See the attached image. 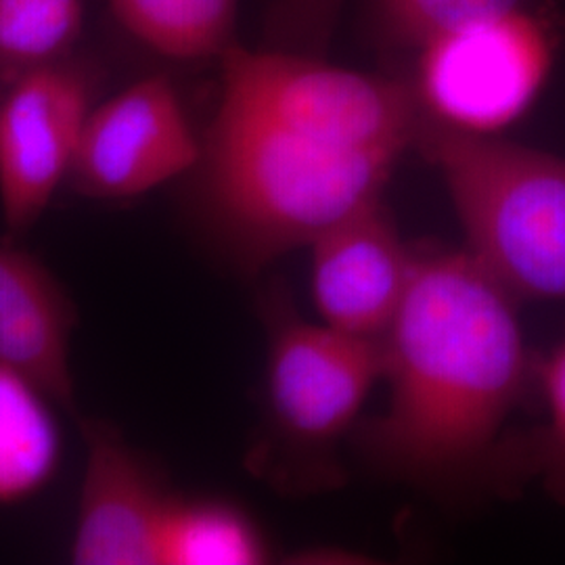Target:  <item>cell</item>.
Instances as JSON below:
<instances>
[{
  "label": "cell",
  "instance_id": "obj_7",
  "mask_svg": "<svg viewBox=\"0 0 565 565\" xmlns=\"http://www.w3.org/2000/svg\"><path fill=\"white\" fill-rule=\"evenodd\" d=\"M105 72L81 53L0 90V210L9 235L28 233L67 182Z\"/></svg>",
  "mask_w": 565,
  "mask_h": 565
},
{
  "label": "cell",
  "instance_id": "obj_16",
  "mask_svg": "<svg viewBox=\"0 0 565 565\" xmlns=\"http://www.w3.org/2000/svg\"><path fill=\"white\" fill-rule=\"evenodd\" d=\"M525 0H363V32L385 55H419L465 25L522 11Z\"/></svg>",
  "mask_w": 565,
  "mask_h": 565
},
{
  "label": "cell",
  "instance_id": "obj_15",
  "mask_svg": "<svg viewBox=\"0 0 565 565\" xmlns=\"http://www.w3.org/2000/svg\"><path fill=\"white\" fill-rule=\"evenodd\" d=\"M84 0H0V90L78 53Z\"/></svg>",
  "mask_w": 565,
  "mask_h": 565
},
{
  "label": "cell",
  "instance_id": "obj_3",
  "mask_svg": "<svg viewBox=\"0 0 565 565\" xmlns=\"http://www.w3.org/2000/svg\"><path fill=\"white\" fill-rule=\"evenodd\" d=\"M415 147L438 168L486 273L518 300L565 302V158L424 116Z\"/></svg>",
  "mask_w": 565,
  "mask_h": 565
},
{
  "label": "cell",
  "instance_id": "obj_13",
  "mask_svg": "<svg viewBox=\"0 0 565 565\" xmlns=\"http://www.w3.org/2000/svg\"><path fill=\"white\" fill-rule=\"evenodd\" d=\"M53 406L32 380L0 363V505L30 499L55 476L61 436Z\"/></svg>",
  "mask_w": 565,
  "mask_h": 565
},
{
  "label": "cell",
  "instance_id": "obj_2",
  "mask_svg": "<svg viewBox=\"0 0 565 565\" xmlns=\"http://www.w3.org/2000/svg\"><path fill=\"white\" fill-rule=\"evenodd\" d=\"M396 162L321 141L221 93L191 172L193 205L235 263L260 268L382 200Z\"/></svg>",
  "mask_w": 565,
  "mask_h": 565
},
{
  "label": "cell",
  "instance_id": "obj_17",
  "mask_svg": "<svg viewBox=\"0 0 565 565\" xmlns=\"http://www.w3.org/2000/svg\"><path fill=\"white\" fill-rule=\"evenodd\" d=\"M534 384L545 403V424L520 452L527 473H536L546 490L565 503V335L534 363Z\"/></svg>",
  "mask_w": 565,
  "mask_h": 565
},
{
  "label": "cell",
  "instance_id": "obj_1",
  "mask_svg": "<svg viewBox=\"0 0 565 565\" xmlns=\"http://www.w3.org/2000/svg\"><path fill=\"white\" fill-rule=\"evenodd\" d=\"M511 296L467 249L415 252L387 329L390 403L366 431L371 455L415 482H448L488 463L534 363Z\"/></svg>",
  "mask_w": 565,
  "mask_h": 565
},
{
  "label": "cell",
  "instance_id": "obj_4",
  "mask_svg": "<svg viewBox=\"0 0 565 565\" xmlns=\"http://www.w3.org/2000/svg\"><path fill=\"white\" fill-rule=\"evenodd\" d=\"M221 93L321 141L394 158L415 147L422 126L411 82L239 42L221 60Z\"/></svg>",
  "mask_w": 565,
  "mask_h": 565
},
{
  "label": "cell",
  "instance_id": "obj_18",
  "mask_svg": "<svg viewBox=\"0 0 565 565\" xmlns=\"http://www.w3.org/2000/svg\"><path fill=\"white\" fill-rule=\"evenodd\" d=\"M345 2L270 0L264 15V49L324 60Z\"/></svg>",
  "mask_w": 565,
  "mask_h": 565
},
{
  "label": "cell",
  "instance_id": "obj_10",
  "mask_svg": "<svg viewBox=\"0 0 565 565\" xmlns=\"http://www.w3.org/2000/svg\"><path fill=\"white\" fill-rule=\"evenodd\" d=\"M86 459L72 536L78 565H158L163 515L174 492L120 434L84 424Z\"/></svg>",
  "mask_w": 565,
  "mask_h": 565
},
{
  "label": "cell",
  "instance_id": "obj_8",
  "mask_svg": "<svg viewBox=\"0 0 565 565\" xmlns=\"http://www.w3.org/2000/svg\"><path fill=\"white\" fill-rule=\"evenodd\" d=\"M202 137L166 74L99 99L88 114L67 184L99 202L135 200L195 170Z\"/></svg>",
  "mask_w": 565,
  "mask_h": 565
},
{
  "label": "cell",
  "instance_id": "obj_6",
  "mask_svg": "<svg viewBox=\"0 0 565 565\" xmlns=\"http://www.w3.org/2000/svg\"><path fill=\"white\" fill-rule=\"evenodd\" d=\"M266 394L285 445L321 452L350 431L371 390L384 380V345L306 323L289 303H270Z\"/></svg>",
  "mask_w": 565,
  "mask_h": 565
},
{
  "label": "cell",
  "instance_id": "obj_5",
  "mask_svg": "<svg viewBox=\"0 0 565 565\" xmlns=\"http://www.w3.org/2000/svg\"><path fill=\"white\" fill-rule=\"evenodd\" d=\"M551 63L545 25L522 9L427 44L411 84L427 120L465 135L499 137L536 102Z\"/></svg>",
  "mask_w": 565,
  "mask_h": 565
},
{
  "label": "cell",
  "instance_id": "obj_14",
  "mask_svg": "<svg viewBox=\"0 0 565 565\" xmlns=\"http://www.w3.org/2000/svg\"><path fill=\"white\" fill-rule=\"evenodd\" d=\"M268 557L263 530L239 507L172 494L163 515L158 565H260Z\"/></svg>",
  "mask_w": 565,
  "mask_h": 565
},
{
  "label": "cell",
  "instance_id": "obj_11",
  "mask_svg": "<svg viewBox=\"0 0 565 565\" xmlns=\"http://www.w3.org/2000/svg\"><path fill=\"white\" fill-rule=\"evenodd\" d=\"M76 306L44 264L23 249L0 245V363L32 380L67 413H76Z\"/></svg>",
  "mask_w": 565,
  "mask_h": 565
},
{
  "label": "cell",
  "instance_id": "obj_9",
  "mask_svg": "<svg viewBox=\"0 0 565 565\" xmlns=\"http://www.w3.org/2000/svg\"><path fill=\"white\" fill-rule=\"evenodd\" d=\"M321 323L382 342L408 289L415 252L404 245L382 200L327 228L308 245Z\"/></svg>",
  "mask_w": 565,
  "mask_h": 565
},
{
  "label": "cell",
  "instance_id": "obj_12",
  "mask_svg": "<svg viewBox=\"0 0 565 565\" xmlns=\"http://www.w3.org/2000/svg\"><path fill=\"white\" fill-rule=\"evenodd\" d=\"M121 32L172 63L223 60L237 44L239 0H107Z\"/></svg>",
  "mask_w": 565,
  "mask_h": 565
}]
</instances>
